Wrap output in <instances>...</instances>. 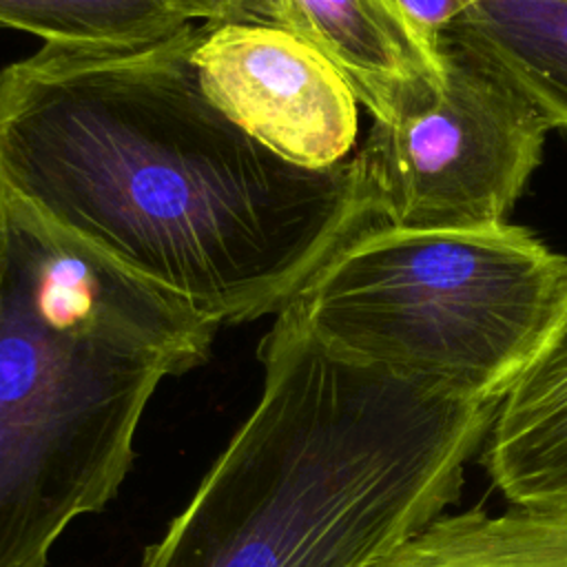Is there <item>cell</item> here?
Instances as JSON below:
<instances>
[{
  "instance_id": "cell-9",
  "label": "cell",
  "mask_w": 567,
  "mask_h": 567,
  "mask_svg": "<svg viewBox=\"0 0 567 567\" xmlns=\"http://www.w3.org/2000/svg\"><path fill=\"white\" fill-rule=\"evenodd\" d=\"M441 35L487 60L549 128H567V0H485Z\"/></svg>"
},
{
  "instance_id": "cell-4",
  "label": "cell",
  "mask_w": 567,
  "mask_h": 567,
  "mask_svg": "<svg viewBox=\"0 0 567 567\" xmlns=\"http://www.w3.org/2000/svg\"><path fill=\"white\" fill-rule=\"evenodd\" d=\"M565 303L567 257L527 228L505 221L425 233L374 224L277 315L350 357L501 403Z\"/></svg>"
},
{
  "instance_id": "cell-13",
  "label": "cell",
  "mask_w": 567,
  "mask_h": 567,
  "mask_svg": "<svg viewBox=\"0 0 567 567\" xmlns=\"http://www.w3.org/2000/svg\"><path fill=\"white\" fill-rule=\"evenodd\" d=\"M2 275H4V241L0 237V284H2Z\"/></svg>"
},
{
  "instance_id": "cell-5",
  "label": "cell",
  "mask_w": 567,
  "mask_h": 567,
  "mask_svg": "<svg viewBox=\"0 0 567 567\" xmlns=\"http://www.w3.org/2000/svg\"><path fill=\"white\" fill-rule=\"evenodd\" d=\"M441 84L423 104L374 122L352 157L381 224L483 230L507 221L549 126L472 49L439 35Z\"/></svg>"
},
{
  "instance_id": "cell-6",
  "label": "cell",
  "mask_w": 567,
  "mask_h": 567,
  "mask_svg": "<svg viewBox=\"0 0 567 567\" xmlns=\"http://www.w3.org/2000/svg\"><path fill=\"white\" fill-rule=\"evenodd\" d=\"M193 62L206 97L284 162L330 168L348 159L359 102L339 71L292 33L208 22L199 27Z\"/></svg>"
},
{
  "instance_id": "cell-7",
  "label": "cell",
  "mask_w": 567,
  "mask_h": 567,
  "mask_svg": "<svg viewBox=\"0 0 567 567\" xmlns=\"http://www.w3.org/2000/svg\"><path fill=\"white\" fill-rule=\"evenodd\" d=\"M219 22L292 33L339 71L374 122L427 102L441 84L439 40L394 0H224Z\"/></svg>"
},
{
  "instance_id": "cell-2",
  "label": "cell",
  "mask_w": 567,
  "mask_h": 567,
  "mask_svg": "<svg viewBox=\"0 0 567 567\" xmlns=\"http://www.w3.org/2000/svg\"><path fill=\"white\" fill-rule=\"evenodd\" d=\"M264 390L140 567H370L461 496L498 403L275 317Z\"/></svg>"
},
{
  "instance_id": "cell-1",
  "label": "cell",
  "mask_w": 567,
  "mask_h": 567,
  "mask_svg": "<svg viewBox=\"0 0 567 567\" xmlns=\"http://www.w3.org/2000/svg\"><path fill=\"white\" fill-rule=\"evenodd\" d=\"M199 27L0 69V219L221 328L277 315L381 221L352 159L284 162L206 97Z\"/></svg>"
},
{
  "instance_id": "cell-10",
  "label": "cell",
  "mask_w": 567,
  "mask_h": 567,
  "mask_svg": "<svg viewBox=\"0 0 567 567\" xmlns=\"http://www.w3.org/2000/svg\"><path fill=\"white\" fill-rule=\"evenodd\" d=\"M370 567H567V509L439 514Z\"/></svg>"
},
{
  "instance_id": "cell-8",
  "label": "cell",
  "mask_w": 567,
  "mask_h": 567,
  "mask_svg": "<svg viewBox=\"0 0 567 567\" xmlns=\"http://www.w3.org/2000/svg\"><path fill=\"white\" fill-rule=\"evenodd\" d=\"M481 461L512 505L567 509V303L501 399Z\"/></svg>"
},
{
  "instance_id": "cell-11",
  "label": "cell",
  "mask_w": 567,
  "mask_h": 567,
  "mask_svg": "<svg viewBox=\"0 0 567 567\" xmlns=\"http://www.w3.org/2000/svg\"><path fill=\"white\" fill-rule=\"evenodd\" d=\"M221 18L224 0H0V27L75 51L146 49Z\"/></svg>"
},
{
  "instance_id": "cell-3",
  "label": "cell",
  "mask_w": 567,
  "mask_h": 567,
  "mask_svg": "<svg viewBox=\"0 0 567 567\" xmlns=\"http://www.w3.org/2000/svg\"><path fill=\"white\" fill-rule=\"evenodd\" d=\"M0 237V567H47L117 494L157 385L219 328L4 219Z\"/></svg>"
},
{
  "instance_id": "cell-12",
  "label": "cell",
  "mask_w": 567,
  "mask_h": 567,
  "mask_svg": "<svg viewBox=\"0 0 567 567\" xmlns=\"http://www.w3.org/2000/svg\"><path fill=\"white\" fill-rule=\"evenodd\" d=\"M396 7L432 40H439L465 9L485 0H394Z\"/></svg>"
}]
</instances>
